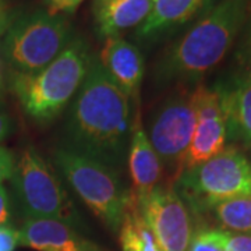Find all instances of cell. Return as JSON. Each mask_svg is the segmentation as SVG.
<instances>
[{"label": "cell", "instance_id": "obj_1", "mask_svg": "<svg viewBox=\"0 0 251 251\" xmlns=\"http://www.w3.org/2000/svg\"><path fill=\"white\" fill-rule=\"evenodd\" d=\"M134 119L131 99L112 80L99 57L92 56L87 77L69 105L63 144L122 175Z\"/></svg>", "mask_w": 251, "mask_h": 251}, {"label": "cell", "instance_id": "obj_2", "mask_svg": "<svg viewBox=\"0 0 251 251\" xmlns=\"http://www.w3.org/2000/svg\"><path fill=\"white\" fill-rule=\"evenodd\" d=\"M249 0H219L198 18L153 66L159 85L188 87L226 57L247 21Z\"/></svg>", "mask_w": 251, "mask_h": 251}, {"label": "cell", "instance_id": "obj_3", "mask_svg": "<svg viewBox=\"0 0 251 251\" xmlns=\"http://www.w3.org/2000/svg\"><path fill=\"white\" fill-rule=\"evenodd\" d=\"M90 46L73 36L53 62L34 74H11V90L24 113L38 123H49L67 108L87 77Z\"/></svg>", "mask_w": 251, "mask_h": 251}, {"label": "cell", "instance_id": "obj_4", "mask_svg": "<svg viewBox=\"0 0 251 251\" xmlns=\"http://www.w3.org/2000/svg\"><path fill=\"white\" fill-rule=\"evenodd\" d=\"M52 161L56 172L91 212L112 232H119L131 196L122 175L64 144L54 148Z\"/></svg>", "mask_w": 251, "mask_h": 251}, {"label": "cell", "instance_id": "obj_5", "mask_svg": "<svg viewBox=\"0 0 251 251\" xmlns=\"http://www.w3.org/2000/svg\"><path fill=\"white\" fill-rule=\"evenodd\" d=\"M10 181L25 219H50L78 230L85 229L59 173L50 168L34 145H25L20 152Z\"/></svg>", "mask_w": 251, "mask_h": 251}, {"label": "cell", "instance_id": "obj_6", "mask_svg": "<svg viewBox=\"0 0 251 251\" xmlns=\"http://www.w3.org/2000/svg\"><path fill=\"white\" fill-rule=\"evenodd\" d=\"M72 39L66 16L36 9L21 13L11 24L1 42V54L11 74H34L53 62Z\"/></svg>", "mask_w": 251, "mask_h": 251}, {"label": "cell", "instance_id": "obj_7", "mask_svg": "<svg viewBox=\"0 0 251 251\" xmlns=\"http://www.w3.org/2000/svg\"><path fill=\"white\" fill-rule=\"evenodd\" d=\"M173 186L191 214L202 215L216 202L251 196V161L234 148L184 171Z\"/></svg>", "mask_w": 251, "mask_h": 251}, {"label": "cell", "instance_id": "obj_8", "mask_svg": "<svg viewBox=\"0 0 251 251\" xmlns=\"http://www.w3.org/2000/svg\"><path fill=\"white\" fill-rule=\"evenodd\" d=\"M196 120V87H181L155 105L144 127L173 183L183 172Z\"/></svg>", "mask_w": 251, "mask_h": 251}, {"label": "cell", "instance_id": "obj_9", "mask_svg": "<svg viewBox=\"0 0 251 251\" xmlns=\"http://www.w3.org/2000/svg\"><path fill=\"white\" fill-rule=\"evenodd\" d=\"M162 251H187L193 236L191 211L173 183H161L151 194L137 201Z\"/></svg>", "mask_w": 251, "mask_h": 251}, {"label": "cell", "instance_id": "obj_10", "mask_svg": "<svg viewBox=\"0 0 251 251\" xmlns=\"http://www.w3.org/2000/svg\"><path fill=\"white\" fill-rule=\"evenodd\" d=\"M196 109L197 120L184 159L183 172L222 152L227 141V130L221 95L215 85L205 87L198 84L196 87Z\"/></svg>", "mask_w": 251, "mask_h": 251}, {"label": "cell", "instance_id": "obj_11", "mask_svg": "<svg viewBox=\"0 0 251 251\" xmlns=\"http://www.w3.org/2000/svg\"><path fill=\"white\" fill-rule=\"evenodd\" d=\"M212 6L214 0H152L148 17L135 29V39L147 45L156 44L205 14Z\"/></svg>", "mask_w": 251, "mask_h": 251}, {"label": "cell", "instance_id": "obj_12", "mask_svg": "<svg viewBox=\"0 0 251 251\" xmlns=\"http://www.w3.org/2000/svg\"><path fill=\"white\" fill-rule=\"evenodd\" d=\"M18 246L36 251H106L70 225L50 219H25Z\"/></svg>", "mask_w": 251, "mask_h": 251}, {"label": "cell", "instance_id": "obj_13", "mask_svg": "<svg viewBox=\"0 0 251 251\" xmlns=\"http://www.w3.org/2000/svg\"><path fill=\"white\" fill-rule=\"evenodd\" d=\"M99 60L127 97L138 100L145 73V60L141 50L122 36H112L105 39Z\"/></svg>", "mask_w": 251, "mask_h": 251}, {"label": "cell", "instance_id": "obj_14", "mask_svg": "<svg viewBox=\"0 0 251 251\" xmlns=\"http://www.w3.org/2000/svg\"><path fill=\"white\" fill-rule=\"evenodd\" d=\"M127 166L131 179L130 190L137 201L144 200L152 193L153 188L161 184L163 166L145 134L138 113L134 119L133 134L127 153Z\"/></svg>", "mask_w": 251, "mask_h": 251}, {"label": "cell", "instance_id": "obj_15", "mask_svg": "<svg viewBox=\"0 0 251 251\" xmlns=\"http://www.w3.org/2000/svg\"><path fill=\"white\" fill-rule=\"evenodd\" d=\"M215 87L221 95L227 138L251 148V84L233 75Z\"/></svg>", "mask_w": 251, "mask_h": 251}, {"label": "cell", "instance_id": "obj_16", "mask_svg": "<svg viewBox=\"0 0 251 251\" xmlns=\"http://www.w3.org/2000/svg\"><path fill=\"white\" fill-rule=\"evenodd\" d=\"M152 9V0H94L92 16L99 38L108 39L141 25Z\"/></svg>", "mask_w": 251, "mask_h": 251}, {"label": "cell", "instance_id": "obj_17", "mask_svg": "<svg viewBox=\"0 0 251 251\" xmlns=\"http://www.w3.org/2000/svg\"><path fill=\"white\" fill-rule=\"evenodd\" d=\"M119 242L122 251H162L152 230L144 219L133 193L119 227Z\"/></svg>", "mask_w": 251, "mask_h": 251}, {"label": "cell", "instance_id": "obj_18", "mask_svg": "<svg viewBox=\"0 0 251 251\" xmlns=\"http://www.w3.org/2000/svg\"><path fill=\"white\" fill-rule=\"evenodd\" d=\"M202 215L211 216L218 225L216 229L234 233H251V196L216 202Z\"/></svg>", "mask_w": 251, "mask_h": 251}, {"label": "cell", "instance_id": "obj_19", "mask_svg": "<svg viewBox=\"0 0 251 251\" xmlns=\"http://www.w3.org/2000/svg\"><path fill=\"white\" fill-rule=\"evenodd\" d=\"M187 251H226L221 240L219 230L214 229H200L197 230Z\"/></svg>", "mask_w": 251, "mask_h": 251}, {"label": "cell", "instance_id": "obj_20", "mask_svg": "<svg viewBox=\"0 0 251 251\" xmlns=\"http://www.w3.org/2000/svg\"><path fill=\"white\" fill-rule=\"evenodd\" d=\"M218 230L226 251H251V233H234L221 229Z\"/></svg>", "mask_w": 251, "mask_h": 251}, {"label": "cell", "instance_id": "obj_21", "mask_svg": "<svg viewBox=\"0 0 251 251\" xmlns=\"http://www.w3.org/2000/svg\"><path fill=\"white\" fill-rule=\"evenodd\" d=\"M236 62H237V73L234 75L251 84V44L243 41L242 45L239 46L236 52Z\"/></svg>", "mask_w": 251, "mask_h": 251}, {"label": "cell", "instance_id": "obj_22", "mask_svg": "<svg viewBox=\"0 0 251 251\" xmlns=\"http://www.w3.org/2000/svg\"><path fill=\"white\" fill-rule=\"evenodd\" d=\"M46 10L52 14H74L84 0H42Z\"/></svg>", "mask_w": 251, "mask_h": 251}, {"label": "cell", "instance_id": "obj_23", "mask_svg": "<svg viewBox=\"0 0 251 251\" xmlns=\"http://www.w3.org/2000/svg\"><path fill=\"white\" fill-rule=\"evenodd\" d=\"M16 162L17 158L14 152L9 148L0 145V184L3 180L11 179L16 169Z\"/></svg>", "mask_w": 251, "mask_h": 251}, {"label": "cell", "instance_id": "obj_24", "mask_svg": "<svg viewBox=\"0 0 251 251\" xmlns=\"http://www.w3.org/2000/svg\"><path fill=\"white\" fill-rule=\"evenodd\" d=\"M11 201L7 193V188L0 184V227H6L11 224Z\"/></svg>", "mask_w": 251, "mask_h": 251}, {"label": "cell", "instance_id": "obj_25", "mask_svg": "<svg viewBox=\"0 0 251 251\" xmlns=\"http://www.w3.org/2000/svg\"><path fill=\"white\" fill-rule=\"evenodd\" d=\"M18 229L11 226L0 227V251H14L18 246Z\"/></svg>", "mask_w": 251, "mask_h": 251}, {"label": "cell", "instance_id": "obj_26", "mask_svg": "<svg viewBox=\"0 0 251 251\" xmlns=\"http://www.w3.org/2000/svg\"><path fill=\"white\" fill-rule=\"evenodd\" d=\"M21 13L16 9H10L9 6H1L0 7V38L4 35L11 24L17 20V17Z\"/></svg>", "mask_w": 251, "mask_h": 251}, {"label": "cell", "instance_id": "obj_27", "mask_svg": "<svg viewBox=\"0 0 251 251\" xmlns=\"http://www.w3.org/2000/svg\"><path fill=\"white\" fill-rule=\"evenodd\" d=\"M14 130V122L9 115V112L3 106V102L0 99V144L6 138H9L10 134Z\"/></svg>", "mask_w": 251, "mask_h": 251}, {"label": "cell", "instance_id": "obj_28", "mask_svg": "<svg viewBox=\"0 0 251 251\" xmlns=\"http://www.w3.org/2000/svg\"><path fill=\"white\" fill-rule=\"evenodd\" d=\"M243 29H244V42L251 44V0H249V14H247V21Z\"/></svg>", "mask_w": 251, "mask_h": 251}, {"label": "cell", "instance_id": "obj_29", "mask_svg": "<svg viewBox=\"0 0 251 251\" xmlns=\"http://www.w3.org/2000/svg\"><path fill=\"white\" fill-rule=\"evenodd\" d=\"M3 87V74H1V70H0V90Z\"/></svg>", "mask_w": 251, "mask_h": 251}, {"label": "cell", "instance_id": "obj_30", "mask_svg": "<svg viewBox=\"0 0 251 251\" xmlns=\"http://www.w3.org/2000/svg\"><path fill=\"white\" fill-rule=\"evenodd\" d=\"M6 4H7L6 0H0V7H1V6H6Z\"/></svg>", "mask_w": 251, "mask_h": 251}]
</instances>
